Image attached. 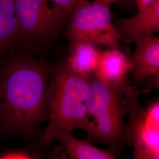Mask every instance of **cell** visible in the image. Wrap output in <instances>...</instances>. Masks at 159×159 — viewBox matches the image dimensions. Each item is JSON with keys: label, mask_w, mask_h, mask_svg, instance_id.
Returning <instances> with one entry per match:
<instances>
[{"label": "cell", "mask_w": 159, "mask_h": 159, "mask_svg": "<svg viewBox=\"0 0 159 159\" xmlns=\"http://www.w3.org/2000/svg\"><path fill=\"white\" fill-rule=\"evenodd\" d=\"M120 48H108L102 51L96 74L102 81L119 85L130 81V58Z\"/></svg>", "instance_id": "obj_9"}, {"label": "cell", "mask_w": 159, "mask_h": 159, "mask_svg": "<svg viewBox=\"0 0 159 159\" xmlns=\"http://www.w3.org/2000/svg\"><path fill=\"white\" fill-rule=\"evenodd\" d=\"M88 79L87 109L90 129L85 140L102 144L118 156L129 147L124 97L127 89L131 84L130 81L113 85L102 81L96 73Z\"/></svg>", "instance_id": "obj_3"}, {"label": "cell", "mask_w": 159, "mask_h": 159, "mask_svg": "<svg viewBox=\"0 0 159 159\" xmlns=\"http://www.w3.org/2000/svg\"><path fill=\"white\" fill-rule=\"evenodd\" d=\"M37 152H31L25 148L15 149L0 153V159H32L40 158Z\"/></svg>", "instance_id": "obj_13"}, {"label": "cell", "mask_w": 159, "mask_h": 159, "mask_svg": "<svg viewBox=\"0 0 159 159\" xmlns=\"http://www.w3.org/2000/svg\"><path fill=\"white\" fill-rule=\"evenodd\" d=\"M94 1H102V0H94ZM111 1H113L114 2H119L120 1H121V0H111Z\"/></svg>", "instance_id": "obj_16"}, {"label": "cell", "mask_w": 159, "mask_h": 159, "mask_svg": "<svg viewBox=\"0 0 159 159\" xmlns=\"http://www.w3.org/2000/svg\"><path fill=\"white\" fill-rule=\"evenodd\" d=\"M51 0H13L18 37L13 49L46 58L67 27L69 14Z\"/></svg>", "instance_id": "obj_4"}, {"label": "cell", "mask_w": 159, "mask_h": 159, "mask_svg": "<svg viewBox=\"0 0 159 159\" xmlns=\"http://www.w3.org/2000/svg\"><path fill=\"white\" fill-rule=\"evenodd\" d=\"M89 79L68 68L61 58L51 63L49 75L48 124L41 130L38 146H52L65 133L80 129L88 133L90 121L87 109Z\"/></svg>", "instance_id": "obj_2"}, {"label": "cell", "mask_w": 159, "mask_h": 159, "mask_svg": "<svg viewBox=\"0 0 159 159\" xmlns=\"http://www.w3.org/2000/svg\"><path fill=\"white\" fill-rule=\"evenodd\" d=\"M141 93L131 84L125 94L129 147L133 148V159H159V99L143 107L139 102Z\"/></svg>", "instance_id": "obj_6"}, {"label": "cell", "mask_w": 159, "mask_h": 159, "mask_svg": "<svg viewBox=\"0 0 159 159\" xmlns=\"http://www.w3.org/2000/svg\"><path fill=\"white\" fill-rule=\"evenodd\" d=\"M64 153L70 159H115L116 155L108 148H96L87 140L73 136L71 132L65 133L57 138Z\"/></svg>", "instance_id": "obj_11"}, {"label": "cell", "mask_w": 159, "mask_h": 159, "mask_svg": "<svg viewBox=\"0 0 159 159\" xmlns=\"http://www.w3.org/2000/svg\"><path fill=\"white\" fill-rule=\"evenodd\" d=\"M18 32L13 0H0V63L14 48Z\"/></svg>", "instance_id": "obj_12"}, {"label": "cell", "mask_w": 159, "mask_h": 159, "mask_svg": "<svg viewBox=\"0 0 159 159\" xmlns=\"http://www.w3.org/2000/svg\"><path fill=\"white\" fill-rule=\"evenodd\" d=\"M80 0H51L52 4L69 14Z\"/></svg>", "instance_id": "obj_14"}, {"label": "cell", "mask_w": 159, "mask_h": 159, "mask_svg": "<svg viewBox=\"0 0 159 159\" xmlns=\"http://www.w3.org/2000/svg\"><path fill=\"white\" fill-rule=\"evenodd\" d=\"M114 24L120 43L129 52L131 45L137 40L151 36L159 30V0L127 18L118 19Z\"/></svg>", "instance_id": "obj_8"}, {"label": "cell", "mask_w": 159, "mask_h": 159, "mask_svg": "<svg viewBox=\"0 0 159 159\" xmlns=\"http://www.w3.org/2000/svg\"><path fill=\"white\" fill-rule=\"evenodd\" d=\"M47 58L13 48L0 63V133L38 144L40 125L49 118Z\"/></svg>", "instance_id": "obj_1"}, {"label": "cell", "mask_w": 159, "mask_h": 159, "mask_svg": "<svg viewBox=\"0 0 159 159\" xmlns=\"http://www.w3.org/2000/svg\"><path fill=\"white\" fill-rule=\"evenodd\" d=\"M97 46L83 41L69 43L67 53L61 58L75 73L89 77L96 73L102 51Z\"/></svg>", "instance_id": "obj_10"}, {"label": "cell", "mask_w": 159, "mask_h": 159, "mask_svg": "<svg viewBox=\"0 0 159 159\" xmlns=\"http://www.w3.org/2000/svg\"><path fill=\"white\" fill-rule=\"evenodd\" d=\"M111 0H80L69 14L65 37L69 43L83 41L108 48H120L112 22Z\"/></svg>", "instance_id": "obj_5"}, {"label": "cell", "mask_w": 159, "mask_h": 159, "mask_svg": "<svg viewBox=\"0 0 159 159\" xmlns=\"http://www.w3.org/2000/svg\"><path fill=\"white\" fill-rule=\"evenodd\" d=\"M136 2L138 10H142L146 7L156 0H134Z\"/></svg>", "instance_id": "obj_15"}, {"label": "cell", "mask_w": 159, "mask_h": 159, "mask_svg": "<svg viewBox=\"0 0 159 159\" xmlns=\"http://www.w3.org/2000/svg\"><path fill=\"white\" fill-rule=\"evenodd\" d=\"M130 58L131 83L141 90L148 81L150 89L159 87V38L154 35L137 40Z\"/></svg>", "instance_id": "obj_7"}]
</instances>
